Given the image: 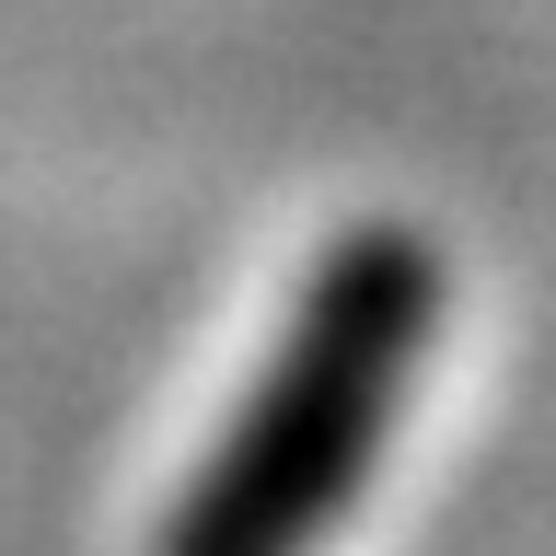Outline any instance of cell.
I'll return each mask as SVG.
<instances>
[{"instance_id":"1","label":"cell","mask_w":556,"mask_h":556,"mask_svg":"<svg viewBox=\"0 0 556 556\" xmlns=\"http://www.w3.org/2000/svg\"><path fill=\"white\" fill-rule=\"evenodd\" d=\"M429 313H441V267H429L417 232L337 243L302 325H290V348L255 382V406L220 429L208 476L163 521V556H302L348 510L359 464L382 452V429L406 406Z\"/></svg>"}]
</instances>
